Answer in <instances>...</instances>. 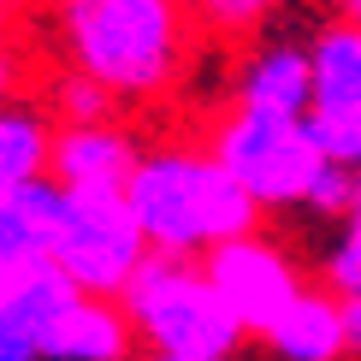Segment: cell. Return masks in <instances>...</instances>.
Masks as SVG:
<instances>
[{"instance_id": "cell-13", "label": "cell", "mask_w": 361, "mask_h": 361, "mask_svg": "<svg viewBox=\"0 0 361 361\" xmlns=\"http://www.w3.org/2000/svg\"><path fill=\"white\" fill-rule=\"evenodd\" d=\"M54 118L36 95H18V101H0V195L6 190H24V184H42L54 166Z\"/></svg>"}, {"instance_id": "cell-14", "label": "cell", "mask_w": 361, "mask_h": 361, "mask_svg": "<svg viewBox=\"0 0 361 361\" xmlns=\"http://www.w3.org/2000/svg\"><path fill=\"white\" fill-rule=\"evenodd\" d=\"M83 290H71V279L59 273V267H30V273H12L6 284H0V326L6 332L30 338L42 350L48 343V332L59 326V314H66L71 302H78Z\"/></svg>"}, {"instance_id": "cell-1", "label": "cell", "mask_w": 361, "mask_h": 361, "mask_svg": "<svg viewBox=\"0 0 361 361\" xmlns=\"http://www.w3.org/2000/svg\"><path fill=\"white\" fill-rule=\"evenodd\" d=\"M42 36L48 66L89 78L125 113L166 107L207 42L190 0H54L42 12Z\"/></svg>"}, {"instance_id": "cell-11", "label": "cell", "mask_w": 361, "mask_h": 361, "mask_svg": "<svg viewBox=\"0 0 361 361\" xmlns=\"http://www.w3.org/2000/svg\"><path fill=\"white\" fill-rule=\"evenodd\" d=\"M130 355H137V326L113 296H78L42 343V361H130Z\"/></svg>"}, {"instance_id": "cell-21", "label": "cell", "mask_w": 361, "mask_h": 361, "mask_svg": "<svg viewBox=\"0 0 361 361\" xmlns=\"http://www.w3.org/2000/svg\"><path fill=\"white\" fill-rule=\"evenodd\" d=\"M48 6H54V0H0V18H18L24 24L30 12H48Z\"/></svg>"}, {"instance_id": "cell-4", "label": "cell", "mask_w": 361, "mask_h": 361, "mask_svg": "<svg viewBox=\"0 0 361 361\" xmlns=\"http://www.w3.org/2000/svg\"><path fill=\"white\" fill-rule=\"evenodd\" d=\"M207 154L243 184V195L261 214L308 207V190L332 166L314 118H279V113H243V107H225L207 125Z\"/></svg>"}, {"instance_id": "cell-20", "label": "cell", "mask_w": 361, "mask_h": 361, "mask_svg": "<svg viewBox=\"0 0 361 361\" xmlns=\"http://www.w3.org/2000/svg\"><path fill=\"white\" fill-rule=\"evenodd\" d=\"M0 361H42V350H36L30 338H18V332L0 326Z\"/></svg>"}, {"instance_id": "cell-16", "label": "cell", "mask_w": 361, "mask_h": 361, "mask_svg": "<svg viewBox=\"0 0 361 361\" xmlns=\"http://www.w3.org/2000/svg\"><path fill=\"white\" fill-rule=\"evenodd\" d=\"M284 6H290V0H190L202 36H214V42H249V36H261Z\"/></svg>"}, {"instance_id": "cell-12", "label": "cell", "mask_w": 361, "mask_h": 361, "mask_svg": "<svg viewBox=\"0 0 361 361\" xmlns=\"http://www.w3.org/2000/svg\"><path fill=\"white\" fill-rule=\"evenodd\" d=\"M267 343L284 361H338L350 355V326H343V302L332 290H308L279 314V326L267 332Z\"/></svg>"}, {"instance_id": "cell-17", "label": "cell", "mask_w": 361, "mask_h": 361, "mask_svg": "<svg viewBox=\"0 0 361 361\" xmlns=\"http://www.w3.org/2000/svg\"><path fill=\"white\" fill-rule=\"evenodd\" d=\"M36 78H42V59H36V48H30L24 24L0 18V101L36 95Z\"/></svg>"}, {"instance_id": "cell-8", "label": "cell", "mask_w": 361, "mask_h": 361, "mask_svg": "<svg viewBox=\"0 0 361 361\" xmlns=\"http://www.w3.org/2000/svg\"><path fill=\"white\" fill-rule=\"evenodd\" d=\"M231 107H243V113H279V118H308V107H314L308 42H290V36L255 42V48L237 59Z\"/></svg>"}, {"instance_id": "cell-5", "label": "cell", "mask_w": 361, "mask_h": 361, "mask_svg": "<svg viewBox=\"0 0 361 361\" xmlns=\"http://www.w3.org/2000/svg\"><path fill=\"white\" fill-rule=\"evenodd\" d=\"M148 237L125 195L107 190H66L59 207V237H54V267L71 279V290L83 296H125L130 279L148 261Z\"/></svg>"}, {"instance_id": "cell-18", "label": "cell", "mask_w": 361, "mask_h": 361, "mask_svg": "<svg viewBox=\"0 0 361 361\" xmlns=\"http://www.w3.org/2000/svg\"><path fill=\"white\" fill-rule=\"evenodd\" d=\"M326 290L338 302H361V231L343 225V237L326 249Z\"/></svg>"}, {"instance_id": "cell-23", "label": "cell", "mask_w": 361, "mask_h": 361, "mask_svg": "<svg viewBox=\"0 0 361 361\" xmlns=\"http://www.w3.org/2000/svg\"><path fill=\"white\" fill-rule=\"evenodd\" d=\"M326 6H332L343 24H361V0H326Z\"/></svg>"}, {"instance_id": "cell-19", "label": "cell", "mask_w": 361, "mask_h": 361, "mask_svg": "<svg viewBox=\"0 0 361 361\" xmlns=\"http://www.w3.org/2000/svg\"><path fill=\"white\" fill-rule=\"evenodd\" d=\"M320 142H326V154H332V160H343V166H355V172H361V118L320 130Z\"/></svg>"}, {"instance_id": "cell-9", "label": "cell", "mask_w": 361, "mask_h": 361, "mask_svg": "<svg viewBox=\"0 0 361 361\" xmlns=\"http://www.w3.org/2000/svg\"><path fill=\"white\" fill-rule=\"evenodd\" d=\"M308 59H314V130H332V125H350L361 118V24H320L308 42Z\"/></svg>"}, {"instance_id": "cell-22", "label": "cell", "mask_w": 361, "mask_h": 361, "mask_svg": "<svg viewBox=\"0 0 361 361\" xmlns=\"http://www.w3.org/2000/svg\"><path fill=\"white\" fill-rule=\"evenodd\" d=\"M343 326H350V355H361V302H343Z\"/></svg>"}, {"instance_id": "cell-24", "label": "cell", "mask_w": 361, "mask_h": 361, "mask_svg": "<svg viewBox=\"0 0 361 361\" xmlns=\"http://www.w3.org/2000/svg\"><path fill=\"white\" fill-rule=\"evenodd\" d=\"M343 225H350V231H361V172H355V202H350V219H343Z\"/></svg>"}, {"instance_id": "cell-15", "label": "cell", "mask_w": 361, "mask_h": 361, "mask_svg": "<svg viewBox=\"0 0 361 361\" xmlns=\"http://www.w3.org/2000/svg\"><path fill=\"white\" fill-rule=\"evenodd\" d=\"M36 101L48 107L54 125H107V118H125V107H118L107 89H95L89 78H78V71H66V66H42Z\"/></svg>"}, {"instance_id": "cell-2", "label": "cell", "mask_w": 361, "mask_h": 361, "mask_svg": "<svg viewBox=\"0 0 361 361\" xmlns=\"http://www.w3.org/2000/svg\"><path fill=\"white\" fill-rule=\"evenodd\" d=\"M125 202L148 249L178 255V261H207L214 249L261 231V207L207 154V142H154L130 178Z\"/></svg>"}, {"instance_id": "cell-25", "label": "cell", "mask_w": 361, "mask_h": 361, "mask_svg": "<svg viewBox=\"0 0 361 361\" xmlns=\"http://www.w3.org/2000/svg\"><path fill=\"white\" fill-rule=\"evenodd\" d=\"M142 361H214V355H142Z\"/></svg>"}, {"instance_id": "cell-6", "label": "cell", "mask_w": 361, "mask_h": 361, "mask_svg": "<svg viewBox=\"0 0 361 361\" xmlns=\"http://www.w3.org/2000/svg\"><path fill=\"white\" fill-rule=\"evenodd\" d=\"M202 267H207V279H214V290L225 296V308H231L237 320H243V332H255V338H267L279 326V314L308 290L302 261L267 231H249V237H237V243L214 249Z\"/></svg>"}, {"instance_id": "cell-10", "label": "cell", "mask_w": 361, "mask_h": 361, "mask_svg": "<svg viewBox=\"0 0 361 361\" xmlns=\"http://www.w3.org/2000/svg\"><path fill=\"white\" fill-rule=\"evenodd\" d=\"M59 207H66V190H59L54 178L0 195V279L30 273V267H48V261H54Z\"/></svg>"}, {"instance_id": "cell-3", "label": "cell", "mask_w": 361, "mask_h": 361, "mask_svg": "<svg viewBox=\"0 0 361 361\" xmlns=\"http://www.w3.org/2000/svg\"><path fill=\"white\" fill-rule=\"evenodd\" d=\"M137 326V343L148 355H214L231 361L243 343V320L225 308L202 261H178V255H148L142 273L130 279V290L118 296Z\"/></svg>"}, {"instance_id": "cell-7", "label": "cell", "mask_w": 361, "mask_h": 361, "mask_svg": "<svg viewBox=\"0 0 361 361\" xmlns=\"http://www.w3.org/2000/svg\"><path fill=\"white\" fill-rule=\"evenodd\" d=\"M148 154L130 118H107V125H59L54 130V166L48 178L59 190H107L125 195Z\"/></svg>"}]
</instances>
